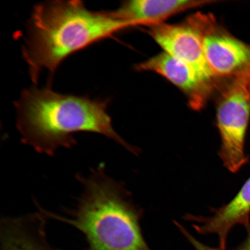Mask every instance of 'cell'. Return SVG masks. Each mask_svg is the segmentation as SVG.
Segmentation results:
<instances>
[{"label": "cell", "instance_id": "12", "mask_svg": "<svg viewBox=\"0 0 250 250\" xmlns=\"http://www.w3.org/2000/svg\"><path fill=\"white\" fill-rule=\"evenodd\" d=\"M248 236L244 242L235 250H250V226L246 228Z\"/></svg>", "mask_w": 250, "mask_h": 250}, {"label": "cell", "instance_id": "1", "mask_svg": "<svg viewBox=\"0 0 250 250\" xmlns=\"http://www.w3.org/2000/svg\"><path fill=\"white\" fill-rule=\"evenodd\" d=\"M108 101L54 92L50 87L25 89L15 103L17 126L22 142L37 152L54 155L77 145L74 134L90 132L114 140L137 155L140 149L115 132Z\"/></svg>", "mask_w": 250, "mask_h": 250}, {"label": "cell", "instance_id": "4", "mask_svg": "<svg viewBox=\"0 0 250 250\" xmlns=\"http://www.w3.org/2000/svg\"><path fill=\"white\" fill-rule=\"evenodd\" d=\"M250 120V64L233 77L217 106L216 125L221 140L218 154L233 173L249 161L245 143Z\"/></svg>", "mask_w": 250, "mask_h": 250}, {"label": "cell", "instance_id": "10", "mask_svg": "<svg viewBox=\"0 0 250 250\" xmlns=\"http://www.w3.org/2000/svg\"><path fill=\"white\" fill-rule=\"evenodd\" d=\"M214 1L196 0H133L125 1L114 11L121 20L132 27L151 26L181 12L207 5Z\"/></svg>", "mask_w": 250, "mask_h": 250}, {"label": "cell", "instance_id": "11", "mask_svg": "<svg viewBox=\"0 0 250 250\" xmlns=\"http://www.w3.org/2000/svg\"><path fill=\"white\" fill-rule=\"evenodd\" d=\"M175 224L180 230V232L183 234V235L186 237L188 240L191 243V245L193 246L196 250H224L221 249L220 248H211V247H209L204 245L201 242H200L199 240H197L193 237L191 234H190L188 232L185 228H184L182 225H181L178 222H175Z\"/></svg>", "mask_w": 250, "mask_h": 250}, {"label": "cell", "instance_id": "8", "mask_svg": "<svg viewBox=\"0 0 250 250\" xmlns=\"http://www.w3.org/2000/svg\"><path fill=\"white\" fill-rule=\"evenodd\" d=\"M211 217L195 216L188 214L187 220L196 222L193 227L200 234L214 233L218 236L220 248L227 250L228 234L236 225L250 226V177L244 184L239 192L228 204L217 209H212Z\"/></svg>", "mask_w": 250, "mask_h": 250}, {"label": "cell", "instance_id": "9", "mask_svg": "<svg viewBox=\"0 0 250 250\" xmlns=\"http://www.w3.org/2000/svg\"><path fill=\"white\" fill-rule=\"evenodd\" d=\"M45 215L42 211L1 222V250H58L46 240Z\"/></svg>", "mask_w": 250, "mask_h": 250}, {"label": "cell", "instance_id": "5", "mask_svg": "<svg viewBox=\"0 0 250 250\" xmlns=\"http://www.w3.org/2000/svg\"><path fill=\"white\" fill-rule=\"evenodd\" d=\"M187 22L201 36L206 60L217 78L234 77L250 64V46L228 33L213 15L198 12Z\"/></svg>", "mask_w": 250, "mask_h": 250}, {"label": "cell", "instance_id": "3", "mask_svg": "<svg viewBox=\"0 0 250 250\" xmlns=\"http://www.w3.org/2000/svg\"><path fill=\"white\" fill-rule=\"evenodd\" d=\"M82 194L70 218L39 207L47 218L70 225L85 236L88 250H151L140 227L143 212L134 205L125 186L112 179L101 164L87 176H76Z\"/></svg>", "mask_w": 250, "mask_h": 250}, {"label": "cell", "instance_id": "2", "mask_svg": "<svg viewBox=\"0 0 250 250\" xmlns=\"http://www.w3.org/2000/svg\"><path fill=\"white\" fill-rule=\"evenodd\" d=\"M132 27L115 11H92L81 1H50L34 7L23 46L31 80L54 75L74 53Z\"/></svg>", "mask_w": 250, "mask_h": 250}, {"label": "cell", "instance_id": "6", "mask_svg": "<svg viewBox=\"0 0 250 250\" xmlns=\"http://www.w3.org/2000/svg\"><path fill=\"white\" fill-rule=\"evenodd\" d=\"M148 33L164 52L192 67L203 80L216 86L217 78L206 60L201 36L188 22L148 26Z\"/></svg>", "mask_w": 250, "mask_h": 250}, {"label": "cell", "instance_id": "7", "mask_svg": "<svg viewBox=\"0 0 250 250\" xmlns=\"http://www.w3.org/2000/svg\"><path fill=\"white\" fill-rule=\"evenodd\" d=\"M137 70L154 72L170 81L185 94L189 107L195 111L204 108L215 87L188 65L164 52L141 62Z\"/></svg>", "mask_w": 250, "mask_h": 250}]
</instances>
